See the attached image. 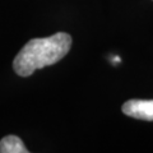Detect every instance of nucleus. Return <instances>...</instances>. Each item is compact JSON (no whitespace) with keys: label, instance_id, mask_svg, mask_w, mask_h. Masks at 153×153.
Returning <instances> with one entry per match:
<instances>
[{"label":"nucleus","instance_id":"f03ea898","mask_svg":"<svg viewBox=\"0 0 153 153\" xmlns=\"http://www.w3.org/2000/svg\"><path fill=\"white\" fill-rule=\"evenodd\" d=\"M123 112L134 119L153 121V100H130L123 105Z\"/></svg>","mask_w":153,"mask_h":153},{"label":"nucleus","instance_id":"7ed1b4c3","mask_svg":"<svg viewBox=\"0 0 153 153\" xmlns=\"http://www.w3.org/2000/svg\"><path fill=\"white\" fill-rule=\"evenodd\" d=\"M0 153H28L21 138L16 135H7L0 140Z\"/></svg>","mask_w":153,"mask_h":153},{"label":"nucleus","instance_id":"20e7f679","mask_svg":"<svg viewBox=\"0 0 153 153\" xmlns=\"http://www.w3.org/2000/svg\"><path fill=\"white\" fill-rule=\"evenodd\" d=\"M111 60H112V63H120V61H121V59H120V57H117V56L116 57H112Z\"/></svg>","mask_w":153,"mask_h":153},{"label":"nucleus","instance_id":"f257e3e1","mask_svg":"<svg viewBox=\"0 0 153 153\" xmlns=\"http://www.w3.org/2000/svg\"><path fill=\"white\" fill-rule=\"evenodd\" d=\"M71 37L57 32L45 38H33L23 46L13 61V69L19 76H30L37 69L56 64L68 54Z\"/></svg>","mask_w":153,"mask_h":153}]
</instances>
